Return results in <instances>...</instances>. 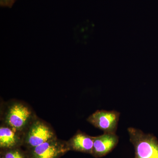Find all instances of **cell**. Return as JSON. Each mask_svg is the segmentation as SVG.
I'll list each match as a JSON object with an SVG mask.
<instances>
[{
    "mask_svg": "<svg viewBox=\"0 0 158 158\" xmlns=\"http://www.w3.org/2000/svg\"><path fill=\"white\" fill-rule=\"evenodd\" d=\"M35 118L33 111L27 104L21 102H12L5 112L4 125L24 134Z\"/></svg>",
    "mask_w": 158,
    "mask_h": 158,
    "instance_id": "cell-1",
    "label": "cell"
},
{
    "mask_svg": "<svg viewBox=\"0 0 158 158\" xmlns=\"http://www.w3.org/2000/svg\"><path fill=\"white\" fill-rule=\"evenodd\" d=\"M127 131L135 148L134 158H158V140L155 136L134 127L128 128Z\"/></svg>",
    "mask_w": 158,
    "mask_h": 158,
    "instance_id": "cell-2",
    "label": "cell"
},
{
    "mask_svg": "<svg viewBox=\"0 0 158 158\" xmlns=\"http://www.w3.org/2000/svg\"><path fill=\"white\" fill-rule=\"evenodd\" d=\"M57 138L53 130L46 123L36 118L24 133L23 146L31 149Z\"/></svg>",
    "mask_w": 158,
    "mask_h": 158,
    "instance_id": "cell-3",
    "label": "cell"
},
{
    "mask_svg": "<svg viewBox=\"0 0 158 158\" xmlns=\"http://www.w3.org/2000/svg\"><path fill=\"white\" fill-rule=\"evenodd\" d=\"M27 150L30 158H60L70 151L67 141L57 138Z\"/></svg>",
    "mask_w": 158,
    "mask_h": 158,
    "instance_id": "cell-4",
    "label": "cell"
},
{
    "mask_svg": "<svg viewBox=\"0 0 158 158\" xmlns=\"http://www.w3.org/2000/svg\"><path fill=\"white\" fill-rule=\"evenodd\" d=\"M120 113L115 110H98L87 118V121L104 133H116Z\"/></svg>",
    "mask_w": 158,
    "mask_h": 158,
    "instance_id": "cell-5",
    "label": "cell"
},
{
    "mask_svg": "<svg viewBox=\"0 0 158 158\" xmlns=\"http://www.w3.org/2000/svg\"><path fill=\"white\" fill-rule=\"evenodd\" d=\"M118 139L116 133H104L101 135L94 137L91 155L96 158L103 157L107 155L117 146Z\"/></svg>",
    "mask_w": 158,
    "mask_h": 158,
    "instance_id": "cell-6",
    "label": "cell"
},
{
    "mask_svg": "<svg viewBox=\"0 0 158 158\" xmlns=\"http://www.w3.org/2000/svg\"><path fill=\"white\" fill-rule=\"evenodd\" d=\"M24 134L18 132L6 125L0 127V149L22 147Z\"/></svg>",
    "mask_w": 158,
    "mask_h": 158,
    "instance_id": "cell-7",
    "label": "cell"
},
{
    "mask_svg": "<svg viewBox=\"0 0 158 158\" xmlns=\"http://www.w3.org/2000/svg\"><path fill=\"white\" fill-rule=\"evenodd\" d=\"M94 137L79 131L67 141L70 151L92 154Z\"/></svg>",
    "mask_w": 158,
    "mask_h": 158,
    "instance_id": "cell-8",
    "label": "cell"
},
{
    "mask_svg": "<svg viewBox=\"0 0 158 158\" xmlns=\"http://www.w3.org/2000/svg\"><path fill=\"white\" fill-rule=\"evenodd\" d=\"M21 147L1 150L0 154L5 158H30L27 151L22 149Z\"/></svg>",
    "mask_w": 158,
    "mask_h": 158,
    "instance_id": "cell-9",
    "label": "cell"
},
{
    "mask_svg": "<svg viewBox=\"0 0 158 158\" xmlns=\"http://www.w3.org/2000/svg\"><path fill=\"white\" fill-rule=\"evenodd\" d=\"M16 0H0V6L2 7L11 8Z\"/></svg>",
    "mask_w": 158,
    "mask_h": 158,
    "instance_id": "cell-10",
    "label": "cell"
},
{
    "mask_svg": "<svg viewBox=\"0 0 158 158\" xmlns=\"http://www.w3.org/2000/svg\"><path fill=\"white\" fill-rule=\"evenodd\" d=\"M0 158H5L4 157V156H3L1 154H0Z\"/></svg>",
    "mask_w": 158,
    "mask_h": 158,
    "instance_id": "cell-11",
    "label": "cell"
}]
</instances>
